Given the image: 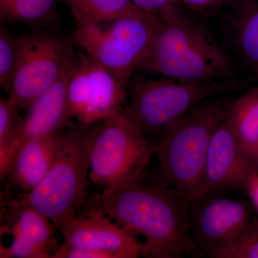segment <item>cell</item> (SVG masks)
<instances>
[{
  "label": "cell",
  "mask_w": 258,
  "mask_h": 258,
  "mask_svg": "<svg viewBox=\"0 0 258 258\" xmlns=\"http://www.w3.org/2000/svg\"><path fill=\"white\" fill-rule=\"evenodd\" d=\"M18 58V37L5 27L0 25V85L3 89L12 79Z\"/></svg>",
  "instance_id": "obj_21"
},
{
  "label": "cell",
  "mask_w": 258,
  "mask_h": 258,
  "mask_svg": "<svg viewBox=\"0 0 258 258\" xmlns=\"http://www.w3.org/2000/svg\"><path fill=\"white\" fill-rule=\"evenodd\" d=\"M230 26L235 55L258 83V0L242 5Z\"/></svg>",
  "instance_id": "obj_16"
},
{
  "label": "cell",
  "mask_w": 258,
  "mask_h": 258,
  "mask_svg": "<svg viewBox=\"0 0 258 258\" xmlns=\"http://www.w3.org/2000/svg\"><path fill=\"white\" fill-rule=\"evenodd\" d=\"M95 205L134 236L142 235V257H200L191 235V202L164 179H137L104 190Z\"/></svg>",
  "instance_id": "obj_1"
},
{
  "label": "cell",
  "mask_w": 258,
  "mask_h": 258,
  "mask_svg": "<svg viewBox=\"0 0 258 258\" xmlns=\"http://www.w3.org/2000/svg\"><path fill=\"white\" fill-rule=\"evenodd\" d=\"M66 128L31 139L20 148L5 179L20 190L18 195L31 191L46 175L60 151Z\"/></svg>",
  "instance_id": "obj_15"
},
{
  "label": "cell",
  "mask_w": 258,
  "mask_h": 258,
  "mask_svg": "<svg viewBox=\"0 0 258 258\" xmlns=\"http://www.w3.org/2000/svg\"><path fill=\"white\" fill-rule=\"evenodd\" d=\"M179 4L184 5L191 11L203 14H210L228 4L230 0H178Z\"/></svg>",
  "instance_id": "obj_25"
},
{
  "label": "cell",
  "mask_w": 258,
  "mask_h": 258,
  "mask_svg": "<svg viewBox=\"0 0 258 258\" xmlns=\"http://www.w3.org/2000/svg\"><path fill=\"white\" fill-rule=\"evenodd\" d=\"M246 189L248 190L249 196L258 209V172L249 180Z\"/></svg>",
  "instance_id": "obj_26"
},
{
  "label": "cell",
  "mask_w": 258,
  "mask_h": 258,
  "mask_svg": "<svg viewBox=\"0 0 258 258\" xmlns=\"http://www.w3.org/2000/svg\"><path fill=\"white\" fill-rule=\"evenodd\" d=\"M64 242L78 248L109 252L115 258L142 256V243L95 205L79 212L61 226Z\"/></svg>",
  "instance_id": "obj_13"
},
{
  "label": "cell",
  "mask_w": 258,
  "mask_h": 258,
  "mask_svg": "<svg viewBox=\"0 0 258 258\" xmlns=\"http://www.w3.org/2000/svg\"><path fill=\"white\" fill-rule=\"evenodd\" d=\"M243 87L235 80L194 83L167 79L139 80L128 88L123 114L154 142L169 125L202 102Z\"/></svg>",
  "instance_id": "obj_6"
},
{
  "label": "cell",
  "mask_w": 258,
  "mask_h": 258,
  "mask_svg": "<svg viewBox=\"0 0 258 258\" xmlns=\"http://www.w3.org/2000/svg\"><path fill=\"white\" fill-rule=\"evenodd\" d=\"M227 106L217 97L199 103L154 141L163 178L194 203L198 198L212 137Z\"/></svg>",
  "instance_id": "obj_3"
},
{
  "label": "cell",
  "mask_w": 258,
  "mask_h": 258,
  "mask_svg": "<svg viewBox=\"0 0 258 258\" xmlns=\"http://www.w3.org/2000/svg\"><path fill=\"white\" fill-rule=\"evenodd\" d=\"M156 146L123 112L95 125L88 179L97 189H110L146 173Z\"/></svg>",
  "instance_id": "obj_7"
},
{
  "label": "cell",
  "mask_w": 258,
  "mask_h": 258,
  "mask_svg": "<svg viewBox=\"0 0 258 258\" xmlns=\"http://www.w3.org/2000/svg\"><path fill=\"white\" fill-rule=\"evenodd\" d=\"M95 125H69L46 175L31 191L17 198L47 217L57 230L80 211L86 200Z\"/></svg>",
  "instance_id": "obj_4"
},
{
  "label": "cell",
  "mask_w": 258,
  "mask_h": 258,
  "mask_svg": "<svg viewBox=\"0 0 258 258\" xmlns=\"http://www.w3.org/2000/svg\"><path fill=\"white\" fill-rule=\"evenodd\" d=\"M226 119L244 152L254 159L258 152V84L227 106Z\"/></svg>",
  "instance_id": "obj_17"
},
{
  "label": "cell",
  "mask_w": 258,
  "mask_h": 258,
  "mask_svg": "<svg viewBox=\"0 0 258 258\" xmlns=\"http://www.w3.org/2000/svg\"><path fill=\"white\" fill-rule=\"evenodd\" d=\"M67 94L71 120L91 125L123 111L128 88L111 71L83 54L70 79Z\"/></svg>",
  "instance_id": "obj_9"
},
{
  "label": "cell",
  "mask_w": 258,
  "mask_h": 258,
  "mask_svg": "<svg viewBox=\"0 0 258 258\" xmlns=\"http://www.w3.org/2000/svg\"><path fill=\"white\" fill-rule=\"evenodd\" d=\"M254 161L258 169V152L257 153V154H256L255 157L254 158Z\"/></svg>",
  "instance_id": "obj_27"
},
{
  "label": "cell",
  "mask_w": 258,
  "mask_h": 258,
  "mask_svg": "<svg viewBox=\"0 0 258 258\" xmlns=\"http://www.w3.org/2000/svg\"><path fill=\"white\" fill-rule=\"evenodd\" d=\"M72 41L84 54L128 87L152 47L159 26L157 15L142 12L110 22H97L72 13Z\"/></svg>",
  "instance_id": "obj_5"
},
{
  "label": "cell",
  "mask_w": 258,
  "mask_h": 258,
  "mask_svg": "<svg viewBox=\"0 0 258 258\" xmlns=\"http://www.w3.org/2000/svg\"><path fill=\"white\" fill-rule=\"evenodd\" d=\"M13 240L9 246L2 244V258H50L58 248L54 224L35 209L18 199L7 203Z\"/></svg>",
  "instance_id": "obj_14"
},
{
  "label": "cell",
  "mask_w": 258,
  "mask_h": 258,
  "mask_svg": "<svg viewBox=\"0 0 258 258\" xmlns=\"http://www.w3.org/2000/svg\"><path fill=\"white\" fill-rule=\"evenodd\" d=\"M71 11L89 20L110 22L144 12L131 0H69Z\"/></svg>",
  "instance_id": "obj_18"
},
{
  "label": "cell",
  "mask_w": 258,
  "mask_h": 258,
  "mask_svg": "<svg viewBox=\"0 0 258 258\" xmlns=\"http://www.w3.org/2000/svg\"><path fill=\"white\" fill-rule=\"evenodd\" d=\"M131 1L139 9L157 16L176 7L181 6L178 0H131Z\"/></svg>",
  "instance_id": "obj_24"
},
{
  "label": "cell",
  "mask_w": 258,
  "mask_h": 258,
  "mask_svg": "<svg viewBox=\"0 0 258 258\" xmlns=\"http://www.w3.org/2000/svg\"><path fill=\"white\" fill-rule=\"evenodd\" d=\"M79 57L66 73L28 107L11 144L0 150V176L6 179L17 154L31 139L57 133L69 126L68 86Z\"/></svg>",
  "instance_id": "obj_11"
},
{
  "label": "cell",
  "mask_w": 258,
  "mask_h": 258,
  "mask_svg": "<svg viewBox=\"0 0 258 258\" xmlns=\"http://www.w3.org/2000/svg\"><path fill=\"white\" fill-rule=\"evenodd\" d=\"M159 26L140 70L194 83L233 79L235 62L205 24L176 7L158 15Z\"/></svg>",
  "instance_id": "obj_2"
},
{
  "label": "cell",
  "mask_w": 258,
  "mask_h": 258,
  "mask_svg": "<svg viewBox=\"0 0 258 258\" xmlns=\"http://www.w3.org/2000/svg\"><path fill=\"white\" fill-rule=\"evenodd\" d=\"M55 0H0L2 20L22 23L41 21L48 16Z\"/></svg>",
  "instance_id": "obj_19"
},
{
  "label": "cell",
  "mask_w": 258,
  "mask_h": 258,
  "mask_svg": "<svg viewBox=\"0 0 258 258\" xmlns=\"http://www.w3.org/2000/svg\"><path fill=\"white\" fill-rule=\"evenodd\" d=\"M212 258H258V220L250 221L233 242L219 250Z\"/></svg>",
  "instance_id": "obj_20"
},
{
  "label": "cell",
  "mask_w": 258,
  "mask_h": 258,
  "mask_svg": "<svg viewBox=\"0 0 258 258\" xmlns=\"http://www.w3.org/2000/svg\"><path fill=\"white\" fill-rule=\"evenodd\" d=\"M257 172L254 159L241 147L225 117L210 142L200 192L195 201L246 188Z\"/></svg>",
  "instance_id": "obj_12"
},
{
  "label": "cell",
  "mask_w": 258,
  "mask_h": 258,
  "mask_svg": "<svg viewBox=\"0 0 258 258\" xmlns=\"http://www.w3.org/2000/svg\"><path fill=\"white\" fill-rule=\"evenodd\" d=\"M250 221L246 204L222 195L205 197L191 203V235L201 255L212 258L233 242Z\"/></svg>",
  "instance_id": "obj_10"
},
{
  "label": "cell",
  "mask_w": 258,
  "mask_h": 258,
  "mask_svg": "<svg viewBox=\"0 0 258 258\" xmlns=\"http://www.w3.org/2000/svg\"><path fill=\"white\" fill-rule=\"evenodd\" d=\"M52 258H115L113 254L102 251L78 248L63 242L52 254Z\"/></svg>",
  "instance_id": "obj_23"
},
{
  "label": "cell",
  "mask_w": 258,
  "mask_h": 258,
  "mask_svg": "<svg viewBox=\"0 0 258 258\" xmlns=\"http://www.w3.org/2000/svg\"><path fill=\"white\" fill-rule=\"evenodd\" d=\"M18 107L10 98H0V150L9 147L13 142L22 117Z\"/></svg>",
  "instance_id": "obj_22"
},
{
  "label": "cell",
  "mask_w": 258,
  "mask_h": 258,
  "mask_svg": "<svg viewBox=\"0 0 258 258\" xmlns=\"http://www.w3.org/2000/svg\"><path fill=\"white\" fill-rule=\"evenodd\" d=\"M17 37L18 62L5 91L20 109L54 84L77 57L74 42L63 37L40 32Z\"/></svg>",
  "instance_id": "obj_8"
}]
</instances>
